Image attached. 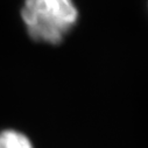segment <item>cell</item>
Segmentation results:
<instances>
[{"mask_svg":"<svg viewBox=\"0 0 148 148\" xmlns=\"http://www.w3.org/2000/svg\"><path fill=\"white\" fill-rule=\"evenodd\" d=\"M0 148H33V145L25 134L8 130L0 133Z\"/></svg>","mask_w":148,"mask_h":148,"instance_id":"cell-2","label":"cell"},{"mask_svg":"<svg viewBox=\"0 0 148 148\" xmlns=\"http://www.w3.org/2000/svg\"><path fill=\"white\" fill-rule=\"evenodd\" d=\"M21 18L34 41L58 45L76 26L78 8L73 0H25Z\"/></svg>","mask_w":148,"mask_h":148,"instance_id":"cell-1","label":"cell"}]
</instances>
